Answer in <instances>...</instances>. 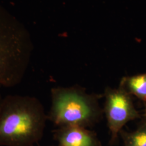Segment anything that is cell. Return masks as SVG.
I'll use <instances>...</instances> for the list:
<instances>
[{"instance_id": "6da1fadb", "label": "cell", "mask_w": 146, "mask_h": 146, "mask_svg": "<svg viewBox=\"0 0 146 146\" xmlns=\"http://www.w3.org/2000/svg\"><path fill=\"white\" fill-rule=\"evenodd\" d=\"M47 120L35 97L5 96L0 106V146H34L43 137Z\"/></svg>"}, {"instance_id": "7a4b0ae2", "label": "cell", "mask_w": 146, "mask_h": 146, "mask_svg": "<svg viewBox=\"0 0 146 146\" xmlns=\"http://www.w3.org/2000/svg\"><path fill=\"white\" fill-rule=\"evenodd\" d=\"M33 48L26 26L0 4V86L12 87L23 81Z\"/></svg>"}, {"instance_id": "3957f363", "label": "cell", "mask_w": 146, "mask_h": 146, "mask_svg": "<svg viewBox=\"0 0 146 146\" xmlns=\"http://www.w3.org/2000/svg\"><path fill=\"white\" fill-rule=\"evenodd\" d=\"M102 111L98 99L78 85L51 89V106L47 119L57 127L87 128L96 123Z\"/></svg>"}, {"instance_id": "277c9868", "label": "cell", "mask_w": 146, "mask_h": 146, "mask_svg": "<svg viewBox=\"0 0 146 146\" xmlns=\"http://www.w3.org/2000/svg\"><path fill=\"white\" fill-rule=\"evenodd\" d=\"M129 95L120 87L106 89L104 113L112 141L117 137L125 124L138 116Z\"/></svg>"}, {"instance_id": "5b68a950", "label": "cell", "mask_w": 146, "mask_h": 146, "mask_svg": "<svg viewBox=\"0 0 146 146\" xmlns=\"http://www.w3.org/2000/svg\"><path fill=\"white\" fill-rule=\"evenodd\" d=\"M57 146H100L96 135L87 128L66 126L53 131Z\"/></svg>"}, {"instance_id": "8992f818", "label": "cell", "mask_w": 146, "mask_h": 146, "mask_svg": "<svg viewBox=\"0 0 146 146\" xmlns=\"http://www.w3.org/2000/svg\"><path fill=\"white\" fill-rule=\"evenodd\" d=\"M120 87L129 94L146 102V72L123 78Z\"/></svg>"}, {"instance_id": "52a82bcc", "label": "cell", "mask_w": 146, "mask_h": 146, "mask_svg": "<svg viewBox=\"0 0 146 146\" xmlns=\"http://www.w3.org/2000/svg\"><path fill=\"white\" fill-rule=\"evenodd\" d=\"M126 146H146V129L128 136L126 139Z\"/></svg>"}, {"instance_id": "ba28073f", "label": "cell", "mask_w": 146, "mask_h": 146, "mask_svg": "<svg viewBox=\"0 0 146 146\" xmlns=\"http://www.w3.org/2000/svg\"><path fill=\"white\" fill-rule=\"evenodd\" d=\"M3 98H2V97H1V94H0V106H1V103H2Z\"/></svg>"}, {"instance_id": "9c48e42d", "label": "cell", "mask_w": 146, "mask_h": 146, "mask_svg": "<svg viewBox=\"0 0 146 146\" xmlns=\"http://www.w3.org/2000/svg\"><path fill=\"white\" fill-rule=\"evenodd\" d=\"M145 112H146V110H145Z\"/></svg>"}]
</instances>
